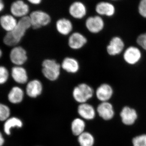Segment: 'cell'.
<instances>
[{"instance_id": "cell-8", "label": "cell", "mask_w": 146, "mask_h": 146, "mask_svg": "<svg viewBox=\"0 0 146 146\" xmlns=\"http://www.w3.org/2000/svg\"><path fill=\"white\" fill-rule=\"evenodd\" d=\"M85 27L89 32L97 34L104 28V21L100 16H90L85 21Z\"/></svg>"}, {"instance_id": "cell-20", "label": "cell", "mask_w": 146, "mask_h": 146, "mask_svg": "<svg viewBox=\"0 0 146 146\" xmlns=\"http://www.w3.org/2000/svg\"><path fill=\"white\" fill-rule=\"evenodd\" d=\"M78 112L80 117L86 120L93 119L96 115L95 108L87 103L80 104L78 108Z\"/></svg>"}, {"instance_id": "cell-6", "label": "cell", "mask_w": 146, "mask_h": 146, "mask_svg": "<svg viewBox=\"0 0 146 146\" xmlns=\"http://www.w3.org/2000/svg\"><path fill=\"white\" fill-rule=\"evenodd\" d=\"M9 59L16 66H23L28 60L27 53L24 48L21 46L13 47L9 53Z\"/></svg>"}, {"instance_id": "cell-7", "label": "cell", "mask_w": 146, "mask_h": 146, "mask_svg": "<svg viewBox=\"0 0 146 146\" xmlns=\"http://www.w3.org/2000/svg\"><path fill=\"white\" fill-rule=\"evenodd\" d=\"M125 44L123 40L119 36L112 37L106 47V51L110 56H116L123 52Z\"/></svg>"}, {"instance_id": "cell-16", "label": "cell", "mask_w": 146, "mask_h": 146, "mask_svg": "<svg viewBox=\"0 0 146 146\" xmlns=\"http://www.w3.org/2000/svg\"><path fill=\"white\" fill-rule=\"evenodd\" d=\"M99 115L105 120H111L115 115V111L112 104L109 102H101L97 108Z\"/></svg>"}, {"instance_id": "cell-25", "label": "cell", "mask_w": 146, "mask_h": 146, "mask_svg": "<svg viewBox=\"0 0 146 146\" xmlns=\"http://www.w3.org/2000/svg\"><path fill=\"white\" fill-rule=\"evenodd\" d=\"M78 141L81 146H93L95 140L91 133L84 132L78 136Z\"/></svg>"}, {"instance_id": "cell-21", "label": "cell", "mask_w": 146, "mask_h": 146, "mask_svg": "<svg viewBox=\"0 0 146 146\" xmlns=\"http://www.w3.org/2000/svg\"><path fill=\"white\" fill-rule=\"evenodd\" d=\"M18 21L13 15H5L0 18V25L7 33L10 32L16 27Z\"/></svg>"}, {"instance_id": "cell-1", "label": "cell", "mask_w": 146, "mask_h": 146, "mask_svg": "<svg viewBox=\"0 0 146 146\" xmlns=\"http://www.w3.org/2000/svg\"><path fill=\"white\" fill-rule=\"evenodd\" d=\"M31 27L29 16L20 18L15 29L10 32L7 33L4 36V44L9 47L18 46L25 36L27 31Z\"/></svg>"}, {"instance_id": "cell-10", "label": "cell", "mask_w": 146, "mask_h": 146, "mask_svg": "<svg viewBox=\"0 0 146 146\" xmlns=\"http://www.w3.org/2000/svg\"><path fill=\"white\" fill-rule=\"evenodd\" d=\"M10 11L14 17L21 18L28 16L30 8L28 5L23 0H17L12 3Z\"/></svg>"}, {"instance_id": "cell-33", "label": "cell", "mask_w": 146, "mask_h": 146, "mask_svg": "<svg viewBox=\"0 0 146 146\" xmlns=\"http://www.w3.org/2000/svg\"><path fill=\"white\" fill-rule=\"evenodd\" d=\"M4 7L3 2L2 0H0V12L3 10Z\"/></svg>"}, {"instance_id": "cell-29", "label": "cell", "mask_w": 146, "mask_h": 146, "mask_svg": "<svg viewBox=\"0 0 146 146\" xmlns=\"http://www.w3.org/2000/svg\"><path fill=\"white\" fill-rule=\"evenodd\" d=\"M136 43L139 47L146 51V33L140 35L137 37Z\"/></svg>"}, {"instance_id": "cell-28", "label": "cell", "mask_w": 146, "mask_h": 146, "mask_svg": "<svg viewBox=\"0 0 146 146\" xmlns=\"http://www.w3.org/2000/svg\"><path fill=\"white\" fill-rule=\"evenodd\" d=\"M133 146H146V134L134 137L132 140Z\"/></svg>"}, {"instance_id": "cell-3", "label": "cell", "mask_w": 146, "mask_h": 146, "mask_svg": "<svg viewBox=\"0 0 146 146\" xmlns=\"http://www.w3.org/2000/svg\"><path fill=\"white\" fill-rule=\"evenodd\" d=\"M95 91L92 87L85 83L80 84L73 89L72 96L79 103H87L94 96Z\"/></svg>"}, {"instance_id": "cell-32", "label": "cell", "mask_w": 146, "mask_h": 146, "mask_svg": "<svg viewBox=\"0 0 146 146\" xmlns=\"http://www.w3.org/2000/svg\"><path fill=\"white\" fill-rule=\"evenodd\" d=\"M4 143V139L3 138L2 134L0 132V146H2Z\"/></svg>"}, {"instance_id": "cell-31", "label": "cell", "mask_w": 146, "mask_h": 146, "mask_svg": "<svg viewBox=\"0 0 146 146\" xmlns=\"http://www.w3.org/2000/svg\"><path fill=\"white\" fill-rule=\"evenodd\" d=\"M27 1L33 5H38L42 3V0H27Z\"/></svg>"}, {"instance_id": "cell-24", "label": "cell", "mask_w": 146, "mask_h": 146, "mask_svg": "<svg viewBox=\"0 0 146 146\" xmlns=\"http://www.w3.org/2000/svg\"><path fill=\"white\" fill-rule=\"evenodd\" d=\"M85 123L84 121L80 118H77L73 121L72 124V133L75 136H79L84 132Z\"/></svg>"}, {"instance_id": "cell-14", "label": "cell", "mask_w": 146, "mask_h": 146, "mask_svg": "<svg viewBox=\"0 0 146 146\" xmlns=\"http://www.w3.org/2000/svg\"><path fill=\"white\" fill-rule=\"evenodd\" d=\"M87 42V39L83 34L78 32L70 35L68 44L72 49L78 50L83 48Z\"/></svg>"}, {"instance_id": "cell-4", "label": "cell", "mask_w": 146, "mask_h": 146, "mask_svg": "<svg viewBox=\"0 0 146 146\" xmlns=\"http://www.w3.org/2000/svg\"><path fill=\"white\" fill-rule=\"evenodd\" d=\"M29 17L31 27L35 29L46 26L49 25L51 21V18L49 14L42 10L32 11L30 14Z\"/></svg>"}, {"instance_id": "cell-23", "label": "cell", "mask_w": 146, "mask_h": 146, "mask_svg": "<svg viewBox=\"0 0 146 146\" xmlns=\"http://www.w3.org/2000/svg\"><path fill=\"white\" fill-rule=\"evenodd\" d=\"M23 122L20 119L15 117L9 118L6 121L4 125V130L6 134L9 135L11 129L13 127L20 128L23 126Z\"/></svg>"}, {"instance_id": "cell-30", "label": "cell", "mask_w": 146, "mask_h": 146, "mask_svg": "<svg viewBox=\"0 0 146 146\" xmlns=\"http://www.w3.org/2000/svg\"><path fill=\"white\" fill-rule=\"evenodd\" d=\"M138 11L141 16L146 18V0H141L138 6Z\"/></svg>"}, {"instance_id": "cell-2", "label": "cell", "mask_w": 146, "mask_h": 146, "mask_svg": "<svg viewBox=\"0 0 146 146\" xmlns=\"http://www.w3.org/2000/svg\"><path fill=\"white\" fill-rule=\"evenodd\" d=\"M61 65L56 60L46 59L42 63V73L45 78L50 81L58 79L60 76Z\"/></svg>"}, {"instance_id": "cell-9", "label": "cell", "mask_w": 146, "mask_h": 146, "mask_svg": "<svg viewBox=\"0 0 146 146\" xmlns=\"http://www.w3.org/2000/svg\"><path fill=\"white\" fill-rule=\"evenodd\" d=\"M114 89L108 83L102 84L95 92L97 98L101 102H109L114 94Z\"/></svg>"}, {"instance_id": "cell-34", "label": "cell", "mask_w": 146, "mask_h": 146, "mask_svg": "<svg viewBox=\"0 0 146 146\" xmlns=\"http://www.w3.org/2000/svg\"><path fill=\"white\" fill-rule=\"evenodd\" d=\"M3 54V53L2 50L1 49V48H0V58H1L2 57Z\"/></svg>"}, {"instance_id": "cell-13", "label": "cell", "mask_w": 146, "mask_h": 146, "mask_svg": "<svg viewBox=\"0 0 146 146\" xmlns=\"http://www.w3.org/2000/svg\"><path fill=\"white\" fill-rule=\"evenodd\" d=\"M43 91V84L39 80H32L27 83L25 92L30 98H36L42 94Z\"/></svg>"}, {"instance_id": "cell-12", "label": "cell", "mask_w": 146, "mask_h": 146, "mask_svg": "<svg viewBox=\"0 0 146 146\" xmlns=\"http://www.w3.org/2000/svg\"><path fill=\"white\" fill-rule=\"evenodd\" d=\"M69 13L73 18L80 20L86 16L87 8L82 2L76 1L72 3L69 7Z\"/></svg>"}, {"instance_id": "cell-26", "label": "cell", "mask_w": 146, "mask_h": 146, "mask_svg": "<svg viewBox=\"0 0 146 146\" xmlns=\"http://www.w3.org/2000/svg\"><path fill=\"white\" fill-rule=\"evenodd\" d=\"M10 73L6 67L0 65V85L5 84L8 81Z\"/></svg>"}, {"instance_id": "cell-5", "label": "cell", "mask_w": 146, "mask_h": 146, "mask_svg": "<svg viewBox=\"0 0 146 146\" xmlns=\"http://www.w3.org/2000/svg\"><path fill=\"white\" fill-rule=\"evenodd\" d=\"M123 59L128 65L138 64L142 59V53L140 48L135 46H129L123 52Z\"/></svg>"}, {"instance_id": "cell-22", "label": "cell", "mask_w": 146, "mask_h": 146, "mask_svg": "<svg viewBox=\"0 0 146 146\" xmlns=\"http://www.w3.org/2000/svg\"><path fill=\"white\" fill-rule=\"evenodd\" d=\"M96 11L100 16H111L115 13V8L114 5L110 3L101 2L97 4Z\"/></svg>"}, {"instance_id": "cell-18", "label": "cell", "mask_w": 146, "mask_h": 146, "mask_svg": "<svg viewBox=\"0 0 146 146\" xmlns=\"http://www.w3.org/2000/svg\"><path fill=\"white\" fill-rule=\"evenodd\" d=\"M61 68L67 73L75 74L78 72L80 66L76 58L71 57H65L61 64Z\"/></svg>"}, {"instance_id": "cell-19", "label": "cell", "mask_w": 146, "mask_h": 146, "mask_svg": "<svg viewBox=\"0 0 146 146\" xmlns=\"http://www.w3.org/2000/svg\"><path fill=\"white\" fill-rule=\"evenodd\" d=\"M25 92L20 86H13L9 92L7 99L11 103L18 104L23 100Z\"/></svg>"}, {"instance_id": "cell-17", "label": "cell", "mask_w": 146, "mask_h": 146, "mask_svg": "<svg viewBox=\"0 0 146 146\" xmlns=\"http://www.w3.org/2000/svg\"><path fill=\"white\" fill-rule=\"evenodd\" d=\"M56 29L59 34L67 36L70 34L72 31V23L68 18H60L56 23Z\"/></svg>"}, {"instance_id": "cell-15", "label": "cell", "mask_w": 146, "mask_h": 146, "mask_svg": "<svg viewBox=\"0 0 146 146\" xmlns=\"http://www.w3.org/2000/svg\"><path fill=\"white\" fill-rule=\"evenodd\" d=\"M120 115L123 123L127 125L133 124L138 118L136 110L128 106L123 107Z\"/></svg>"}, {"instance_id": "cell-11", "label": "cell", "mask_w": 146, "mask_h": 146, "mask_svg": "<svg viewBox=\"0 0 146 146\" xmlns=\"http://www.w3.org/2000/svg\"><path fill=\"white\" fill-rule=\"evenodd\" d=\"M10 75L12 79L18 84H23L28 82V74L23 66L14 65L11 68Z\"/></svg>"}, {"instance_id": "cell-27", "label": "cell", "mask_w": 146, "mask_h": 146, "mask_svg": "<svg viewBox=\"0 0 146 146\" xmlns=\"http://www.w3.org/2000/svg\"><path fill=\"white\" fill-rule=\"evenodd\" d=\"M10 115V109L7 106L0 103V121H6Z\"/></svg>"}]
</instances>
